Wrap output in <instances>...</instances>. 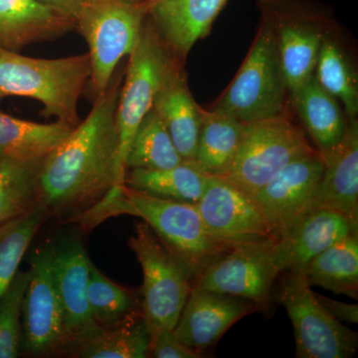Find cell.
<instances>
[{
    "label": "cell",
    "mask_w": 358,
    "mask_h": 358,
    "mask_svg": "<svg viewBox=\"0 0 358 358\" xmlns=\"http://www.w3.org/2000/svg\"><path fill=\"white\" fill-rule=\"evenodd\" d=\"M324 169L312 207L343 214L358 225V122L348 117L345 136L331 150L320 152Z\"/></svg>",
    "instance_id": "obj_18"
},
{
    "label": "cell",
    "mask_w": 358,
    "mask_h": 358,
    "mask_svg": "<svg viewBox=\"0 0 358 358\" xmlns=\"http://www.w3.org/2000/svg\"><path fill=\"white\" fill-rule=\"evenodd\" d=\"M274 36L289 96L313 76L322 40L336 25L310 0H257Z\"/></svg>",
    "instance_id": "obj_4"
},
{
    "label": "cell",
    "mask_w": 358,
    "mask_h": 358,
    "mask_svg": "<svg viewBox=\"0 0 358 358\" xmlns=\"http://www.w3.org/2000/svg\"><path fill=\"white\" fill-rule=\"evenodd\" d=\"M73 129L63 122L38 124L0 112V154L20 162L44 159L67 138Z\"/></svg>",
    "instance_id": "obj_24"
},
{
    "label": "cell",
    "mask_w": 358,
    "mask_h": 358,
    "mask_svg": "<svg viewBox=\"0 0 358 358\" xmlns=\"http://www.w3.org/2000/svg\"><path fill=\"white\" fill-rule=\"evenodd\" d=\"M145 1H147L148 6L150 7L155 6V4L160 3V2L166 1V0H145Z\"/></svg>",
    "instance_id": "obj_37"
},
{
    "label": "cell",
    "mask_w": 358,
    "mask_h": 358,
    "mask_svg": "<svg viewBox=\"0 0 358 358\" xmlns=\"http://www.w3.org/2000/svg\"><path fill=\"white\" fill-rule=\"evenodd\" d=\"M291 99L320 152L338 145L348 126V117L343 115L338 99L322 88L313 76Z\"/></svg>",
    "instance_id": "obj_23"
},
{
    "label": "cell",
    "mask_w": 358,
    "mask_h": 358,
    "mask_svg": "<svg viewBox=\"0 0 358 358\" xmlns=\"http://www.w3.org/2000/svg\"><path fill=\"white\" fill-rule=\"evenodd\" d=\"M44 159L0 162V226L38 203V178Z\"/></svg>",
    "instance_id": "obj_29"
},
{
    "label": "cell",
    "mask_w": 358,
    "mask_h": 358,
    "mask_svg": "<svg viewBox=\"0 0 358 358\" xmlns=\"http://www.w3.org/2000/svg\"><path fill=\"white\" fill-rule=\"evenodd\" d=\"M88 53L58 59L27 57L0 47V99L24 96L44 106L43 115L75 128L78 102L91 78Z\"/></svg>",
    "instance_id": "obj_2"
},
{
    "label": "cell",
    "mask_w": 358,
    "mask_h": 358,
    "mask_svg": "<svg viewBox=\"0 0 358 358\" xmlns=\"http://www.w3.org/2000/svg\"><path fill=\"white\" fill-rule=\"evenodd\" d=\"M48 213L41 204L0 226V296L18 273L21 261Z\"/></svg>",
    "instance_id": "obj_31"
},
{
    "label": "cell",
    "mask_w": 358,
    "mask_h": 358,
    "mask_svg": "<svg viewBox=\"0 0 358 358\" xmlns=\"http://www.w3.org/2000/svg\"><path fill=\"white\" fill-rule=\"evenodd\" d=\"M355 233L358 225L343 214L322 207L308 208L274 239L275 266L280 274L299 272L329 246Z\"/></svg>",
    "instance_id": "obj_15"
},
{
    "label": "cell",
    "mask_w": 358,
    "mask_h": 358,
    "mask_svg": "<svg viewBox=\"0 0 358 358\" xmlns=\"http://www.w3.org/2000/svg\"><path fill=\"white\" fill-rule=\"evenodd\" d=\"M88 301L92 317L102 327L143 313L138 298L105 277L93 264L90 266Z\"/></svg>",
    "instance_id": "obj_32"
},
{
    "label": "cell",
    "mask_w": 358,
    "mask_h": 358,
    "mask_svg": "<svg viewBox=\"0 0 358 358\" xmlns=\"http://www.w3.org/2000/svg\"><path fill=\"white\" fill-rule=\"evenodd\" d=\"M147 1L86 0L76 23L89 46L91 82L96 96L108 88L115 68L129 56L148 15Z\"/></svg>",
    "instance_id": "obj_6"
},
{
    "label": "cell",
    "mask_w": 358,
    "mask_h": 358,
    "mask_svg": "<svg viewBox=\"0 0 358 358\" xmlns=\"http://www.w3.org/2000/svg\"><path fill=\"white\" fill-rule=\"evenodd\" d=\"M150 357L155 358H199L202 355L186 345L173 331H160L152 336Z\"/></svg>",
    "instance_id": "obj_34"
},
{
    "label": "cell",
    "mask_w": 358,
    "mask_h": 358,
    "mask_svg": "<svg viewBox=\"0 0 358 358\" xmlns=\"http://www.w3.org/2000/svg\"><path fill=\"white\" fill-rule=\"evenodd\" d=\"M301 272H287L278 301L294 327L296 357L348 358L357 350V334L334 319L315 298Z\"/></svg>",
    "instance_id": "obj_10"
},
{
    "label": "cell",
    "mask_w": 358,
    "mask_h": 358,
    "mask_svg": "<svg viewBox=\"0 0 358 358\" xmlns=\"http://www.w3.org/2000/svg\"><path fill=\"white\" fill-rule=\"evenodd\" d=\"M129 246L143 268V319L152 336L160 331H173L192 289L189 278L145 221L134 226Z\"/></svg>",
    "instance_id": "obj_9"
},
{
    "label": "cell",
    "mask_w": 358,
    "mask_h": 358,
    "mask_svg": "<svg viewBox=\"0 0 358 358\" xmlns=\"http://www.w3.org/2000/svg\"><path fill=\"white\" fill-rule=\"evenodd\" d=\"M29 271L20 272L0 296V358H15L22 348V303Z\"/></svg>",
    "instance_id": "obj_33"
},
{
    "label": "cell",
    "mask_w": 358,
    "mask_h": 358,
    "mask_svg": "<svg viewBox=\"0 0 358 358\" xmlns=\"http://www.w3.org/2000/svg\"><path fill=\"white\" fill-rule=\"evenodd\" d=\"M152 109L164 122L182 159L195 160L202 108L193 99L178 60L160 85Z\"/></svg>",
    "instance_id": "obj_21"
},
{
    "label": "cell",
    "mask_w": 358,
    "mask_h": 358,
    "mask_svg": "<svg viewBox=\"0 0 358 358\" xmlns=\"http://www.w3.org/2000/svg\"><path fill=\"white\" fill-rule=\"evenodd\" d=\"M53 246L30 258L29 279L22 303V346L32 355L63 352L64 313L54 274Z\"/></svg>",
    "instance_id": "obj_12"
},
{
    "label": "cell",
    "mask_w": 358,
    "mask_h": 358,
    "mask_svg": "<svg viewBox=\"0 0 358 358\" xmlns=\"http://www.w3.org/2000/svg\"><path fill=\"white\" fill-rule=\"evenodd\" d=\"M131 215L143 219L185 268L190 282L231 248L209 234L196 204L160 199L124 185Z\"/></svg>",
    "instance_id": "obj_3"
},
{
    "label": "cell",
    "mask_w": 358,
    "mask_h": 358,
    "mask_svg": "<svg viewBox=\"0 0 358 358\" xmlns=\"http://www.w3.org/2000/svg\"><path fill=\"white\" fill-rule=\"evenodd\" d=\"M289 93L273 33L261 20L248 55L232 83L212 105L242 122L284 114Z\"/></svg>",
    "instance_id": "obj_5"
},
{
    "label": "cell",
    "mask_w": 358,
    "mask_h": 358,
    "mask_svg": "<svg viewBox=\"0 0 358 358\" xmlns=\"http://www.w3.org/2000/svg\"><path fill=\"white\" fill-rule=\"evenodd\" d=\"M308 286L358 298V233L339 240L299 271Z\"/></svg>",
    "instance_id": "obj_26"
},
{
    "label": "cell",
    "mask_w": 358,
    "mask_h": 358,
    "mask_svg": "<svg viewBox=\"0 0 358 358\" xmlns=\"http://www.w3.org/2000/svg\"><path fill=\"white\" fill-rule=\"evenodd\" d=\"M334 32V31H333ZM329 33L320 46L313 77L327 92L341 100L346 117H357L358 113L357 78L343 49Z\"/></svg>",
    "instance_id": "obj_30"
},
{
    "label": "cell",
    "mask_w": 358,
    "mask_h": 358,
    "mask_svg": "<svg viewBox=\"0 0 358 358\" xmlns=\"http://www.w3.org/2000/svg\"><path fill=\"white\" fill-rule=\"evenodd\" d=\"M152 343V331L140 313L70 343L64 352L82 358H147Z\"/></svg>",
    "instance_id": "obj_22"
},
{
    "label": "cell",
    "mask_w": 358,
    "mask_h": 358,
    "mask_svg": "<svg viewBox=\"0 0 358 358\" xmlns=\"http://www.w3.org/2000/svg\"><path fill=\"white\" fill-rule=\"evenodd\" d=\"M228 0H166L150 7L148 15L169 52L185 60L211 31Z\"/></svg>",
    "instance_id": "obj_19"
},
{
    "label": "cell",
    "mask_w": 358,
    "mask_h": 358,
    "mask_svg": "<svg viewBox=\"0 0 358 358\" xmlns=\"http://www.w3.org/2000/svg\"><path fill=\"white\" fill-rule=\"evenodd\" d=\"M2 159H3V157H2V155L0 154V162H2Z\"/></svg>",
    "instance_id": "obj_38"
},
{
    "label": "cell",
    "mask_w": 358,
    "mask_h": 358,
    "mask_svg": "<svg viewBox=\"0 0 358 358\" xmlns=\"http://www.w3.org/2000/svg\"><path fill=\"white\" fill-rule=\"evenodd\" d=\"M260 310L253 301L192 286L173 333L186 345L202 355L231 327Z\"/></svg>",
    "instance_id": "obj_16"
},
{
    "label": "cell",
    "mask_w": 358,
    "mask_h": 358,
    "mask_svg": "<svg viewBox=\"0 0 358 358\" xmlns=\"http://www.w3.org/2000/svg\"><path fill=\"white\" fill-rule=\"evenodd\" d=\"M133 1L141 2V1H145V0H133Z\"/></svg>",
    "instance_id": "obj_39"
},
{
    "label": "cell",
    "mask_w": 358,
    "mask_h": 358,
    "mask_svg": "<svg viewBox=\"0 0 358 358\" xmlns=\"http://www.w3.org/2000/svg\"><path fill=\"white\" fill-rule=\"evenodd\" d=\"M122 75L112 81L83 122L44 157L38 178V203L50 216L79 215L102 199L117 179L115 112Z\"/></svg>",
    "instance_id": "obj_1"
},
{
    "label": "cell",
    "mask_w": 358,
    "mask_h": 358,
    "mask_svg": "<svg viewBox=\"0 0 358 358\" xmlns=\"http://www.w3.org/2000/svg\"><path fill=\"white\" fill-rule=\"evenodd\" d=\"M273 249V239L234 245L212 261L192 287L239 296L266 308L280 274Z\"/></svg>",
    "instance_id": "obj_11"
},
{
    "label": "cell",
    "mask_w": 358,
    "mask_h": 358,
    "mask_svg": "<svg viewBox=\"0 0 358 358\" xmlns=\"http://www.w3.org/2000/svg\"><path fill=\"white\" fill-rule=\"evenodd\" d=\"M182 160L159 115L150 110L134 134L127 157V171H162L176 166Z\"/></svg>",
    "instance_id": "obj_28"
},
{
    "label": "cell",
    "mask_w": 358,
    "mask_h": 358,
    "mask_svg": "<svg viewBox=\"0 0 358 358\" xmlns=\"http://www.w3.org/2000/svg\"><path fill=\"white\" fill-rule=\"evenodd\" d=\"M75 26L76 20L39 0H0V47L7 50L57 38Z\"/></svg>",
    "instance_id": "obj_20"
},
{
    "label": "cell",
    "mask_w": 358,
    "mask_h": 358,
    "mask_svg": "<svg viewBox=\"0 0 358 358\" xmlns=\"http://www.w3.org/2000/svg\"><path fill=\"white\" fill-rule=\"evenodd\" d=\"M207 231L226 246L273 239L251 193L220 176H210L196 203Z\"/></svg>",
    "instance_id": "obj_13"
},
{
    "label": "cell",
    "mask_w": 358,
    "mask_h": 358,
    "mask_svg": "<svg viewBox=\"0 0 358 358\" xmlns=\"http://www.w3.org/2000/svg\"><path fill=\"white\" fill-rule=\"evenodd\" d=\"M324 169L315 150L294 159L254 194L273 240L310 208Z\"/></svg>",
    "instance_id": "obj_14"
},
{
    "label": "cell",
    "mask_w": 358,
    "mask_h": 358,
    "mask_svg": "<svg viewBox=\"0 0 358 358\" xmlns=\"http://www.w3.org/2000/svg\"><path fill=\"white\" fill-rule=\"evenodd\" d=\"M315 150L305 131L285 114L244 122L234 159L220 178L254 195L294 159Z\"/></svg>",
    "instance_id": "obj_8"
},
{
    "label": "cell",
    "mask_w": 358,
    "mask_h": 358,
    "mask_svg": "<svg viewBox=\"0 0 358 358\" xmlns=\"http://www.w3.org/2000/svg\"><path fill=\"white\" fill-rule=\"evenodd\" d=\"M53 250L54 274L64 313L66 348L102 327L90 312L88 281L92 262L83 245L76 238H68L53 246Z\"/></svg>",
    "instance_id": "obj_17"
},
{
    "label": "cell",
    "mask_w": 358,
    "mask_h": 358,
    "mask_svg": "<svg viewBox=\"0 0 358 358\" xmlns=\"http://www.w3.org/2000/svg\"><path fill=\"white\" fill-rule=\"evenodd\" d=\"M210 176L195 160L183 159L178 166L162 171L128 169L124 185L160 199L196 204Z\"/></svg>",
    "instance_id": "obj_25"
},
{
    "label": "cell",
    "mask_w": 358,
    "mask_h": 358,
    "mask_svg": "<svg viewBox=\"0 0 358 358\" xmlns=\"http://www.w3.org/2000/svg\"><path fill=\"white\" fill-rule=\"evenodd\" d=\"M244 122L219 110L201 109V126L195 162L205 173L224 176L234 159Z\"/></svg>",
    "instance_id": "obj_27"
},
{
    "label": "cell",
    "mask_w": 358,
    "mask_h": 358,
    "mask_svg": "<svg viewBox=\"0 0 358 358\" xmlns=\"http://www.w3.org/2000/svg\"><path fill=\"white\" fill-rule=\"evenodd\" d=\"M315 298L320 301L327 312L331 313L334 319L341 322L348 324H357L358 322V306L357 303H348L345 301H336L327 298L319 293H315Z\"/></svg>",
    "instance_id": "obj_35"
},
{
    "label": "cell",
    "mask_w": 358,
    "mask_h": 358,
    "mask_svg": "<svg viewBox=\"0 0 358 358\" xmlns=\"http://www.w3.org/2000/svg\"><path fill=\"white\" fill-rule=\"evenodd\" d=\"M76 20L86 0H39ZM77 24V23H76Z\"/></svg>",
    "instance_id": "obj_36"
},
{
    "label": "cell",
    "mask_w": 358,
    "mask_h": 358,
    "mask_svg": "<svg viewBox=\"0 0 358 358\" xmlns=\"http://www.w3.org/2000/svg\"><path fill=\"white\" fill-rule=\"evenodd\" d=\"M176 57L164 43L152 22H145L122 84L115 112L119 147L117 179L124 185L129 148L145 115L152 109L155 96Z\"/></svg>",
    "instance_id": "obj_7"
}]
</instances>
